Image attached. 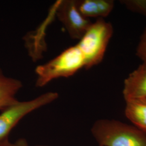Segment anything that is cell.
Segmentation results:
<instances>
[{
  "instance_id": "cell-6",
  "label": "cell",
  "mask_w": 146,
  "mask_h": 146,
  "mask_svg": "<svg viewBox=\"0 0 146 146\" xmlns=\"http://www.w3.org/2000/svg\"><path fill=\"white\" fill-rule=\"evenodd\" d=\"M122 93L125 101L146 98V64L142 63L125 78Z\"/></svg>"
},
{
  "instance_id": "cell-7",
  "label": "cell",
  "mask_w": 146,
  "mask_h": 146,
  "mask_svg": "<svg viewBox=\"0 0 146 146\" xmlns=\"http://www.w3.org/2000/svg\"><path fill=\"white\" fill-rule=\"evenodd\" d=\"M22 87L20 80L5 76L0 69V110H3L18 101L16 95Z\"/></svg>"
},
{
  "instance_id": "cell-1",
  "label": "cell",
  "mask_w": 146,
  "mask_h": 146,
  "mask_svg": "<svg viewBox=\"0 0 146 146\" xmlns=\"http://www.w3.org/2000/svg\"><path fill=\"white\" fill-rule=\"evenodd\" d=\"M91 133L99 146H146V133L119 120H98Z\"/></svg>"
},
{
  "instance_id": "cell-10",
  "label": "cell",
  "mask_w": 146,
  "mask_h": 146,
  "mask_svg": "<svg viewBox=\"0 0 146 146\" xmlns=\"http://www.w3.org/2000/svg\"><path fill=\"white\" fill-rule=\"evenodd\" d=\"M120 2L128 10L146 17V0H121Z\"/></svg>"
},
{
  "instance_id": "cell-9",
  "label": "cell",
  "mask_w": 146,
  "mask_h": 146,
  "mask_svg": "<svg viewBox=\"0 0 146 146\" xmlns=\"http://www.w3.org/2000/svg\"><path fill=\"white\" fill-rule=\"evenodd\" d=\"M125 114L134 126L146 133V98L126 100Z\"/></svg>"
},
{
  "instance_id": "cell-8",
  "label": "cell",
  "mask_w": 146,
  "mask_h": 146,
  "mask_svg": "<svg viewBox=\"0 0 146 146\" xmlns=\"http://www.w3.org/2000/svg\"><path fill=\"white\" fill-rule=\"evenodd\" d=\"M113 0L78 1V9L84 17L104 18L109 15L114 7Z\"/></svg>"
},
{
  "instance_id": "cell-11",
  "label": "cell",
  "mask_w": 146,
  "mask_h": 146,
  "mask_svg": "<svg viewBox=\"0 0 146 146\" xmlns=\"http://www.w3.org/2000/svg\"><path fill=\"white\" fill-rule=\"evenodd\" d=\"M136 55L142 62L146 64V28L142 33L136 50Z\"/></svg>"
},
{
  "instance_id": "cell-3",
  "label": "cell",
  "mask_w": 146,
  "mask_h": 146,
  "mask_svg": "<svg viewBox=\"0 0 146 146\" xmlns=\"http://www.w3.org/2000/svg\"><path fill=\"white\" fill-rule=\"evenodd\" d=\"M113 34L112 25L102 18L91 24L77 44L85 59V68H92L102 61Z\"/></svg>"
},
{
  "instance_id": "cell-5",
  "label": "cell",
  "mask_w": 146,
  "mask_h": 146,
  "mask_svg": "<svg viewBox=\"0 0 146 146\" xmlns=\"http://www.w3.org/2000/svg\"><path fill=\"white\" fill-rule=\"evenodd\" d=\"M56 14L73 39L80 40L92 23L78 11V1H58Z\"/></svg>"
},
{
  "instance_id": "cell-12",
  "label": "cell",
  "mask_w": 146,
  "mask_h": 146,
  "mask_svg": "<svg viewBox=\"0 0 146 146\" xmlns=\"http://www.w3.org/2000/svg\"><path fill=\"white\" fill-rule=\"evenodd\" d=\"M0 146H30L28 143L27 141L25 139H20L15 141L14 143L9 142L8 139H7L5 141L0 142Z\"/></svg>"
},
{
  "instance_id": "cell-4",
  "label": "cell",
  "mask_w": 146,
  "mask_h": 146,
  "mask_svg": "<svg viewBox=\"0 0 146 146\" xmlns=\"http://www.w3.org/2000/svg\"><path fill=\"white\" fill-rule=\"evenodd\" d=\"M58 98V93L49 92L29 101H18L2 110L0 114V142L8 139V135L11 130L25 116L51 104Z\"/></svg>"
},
{
  "instance_id": "cell-2",
  "label": "cell",
  "mask_w": 146,
  "mask_h": 146,
  "mask_svg": "<svg viewBox=\"0 0 146 146\" xmlns=\"http://www.w3.org/2000/svg\"><path fill=\"white\" fill-rule=\"evenodd\" d=\"M85 67L84 55L78 45L69 47L49 62L36 67V86L42 87L53 80L71 76Z\"/></svg>"
}]
</instances>
